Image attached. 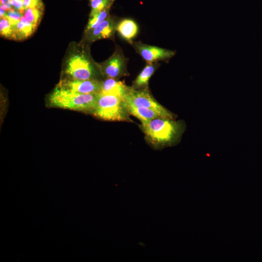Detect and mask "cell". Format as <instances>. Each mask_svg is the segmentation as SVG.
<instances>
[{"mask_svg": "<svg viewBox=\"0 0 262 262\" xmlns=\"http://www.w3.org/2000/svg\"><path fill=\"white\" fill-rule=\"evenodd\" d=\"M0 8L6 11L13 9L11 0H0Z\"/></svg>", "mask_w": 262, "mask_h": 262, "instance_id": "7402d4cb", "label": "cell"}, {"mask_svg": "<svg viewBox=\"0 0 262 262\" xmlns=\"http://www.w3.org/2000/svg\"><path fill=\"white\" fill-rule=\"evenodd\" d=\"M0 33L1 36L13 39V26L10 21L6 17L0 18Z\"/></svg>", "mask_w": 262, "mask_h": 262, "instance_id": "ac0fdd59", "label": "cell"}, {"mask_svg": "<svg viewBox=\"0 0 262 262\" xmlns=\"http://www.w3.org/2000/svg\"><path fill=\"white\" fill-rule=\"evenodd\" d=\"M116 30L123 39L131 42L137 34L138 27L132 19L124 18L117 23Z\"/></svg>", "mask_w": 262, "mask_h": 262, "instance_id": "7c38bea8", "label": "cell"}, {"mask_svg": "<svg viewBox=\"0 0 262 262\" xmlns=\"http://www.w3.org/2000/svg\"><path fill=\"white\" fill-rule=\"evenodd\" d=\"M97 94H81L58 85L49 95V104L55 107L92 113Z\"/></svg>", "mask_w": 262, "mask_h": 262, "instance_id": "7a4b0ae2", "label": "cell"}, {"mask_svg": "<svg viewBox=\"0 0 262 262\" xmlns=\"http://www.w3.org/2000/svg\"><path fill=\"white\" fill-rule=\"evenodd\" d=\"M98 66L100 72L107 78L117 79L127 75L126 59L119 49Z\"/></svg>", "mask_w": 262, "mask_h": 262, "instance_id": "8992f818", "label": "cell"}, {"mask_svg": "<svg viewBox=\"0 0 262 262\" xmlns=\"http://www.w3.org/2000/svg\"><path fill=\"white\" fill-rule=\"evenodd\" d=\"M123 98L126 103L152 110L161 117L174 119L176 116L156 101L148 87L135 89L129 87Z\"/></svg>", "mask_w": 262, "mask_h": 262, "instance_id": "5b68a950", "label": "cell"}, {"mask_svg": "<svg viewBox=\"0 0 262 262\" xmlns=\"http://www.w3.org/2000/svg\"><path fill=\"white\" fill-rule=\"evenodd\" d=\"M157 68L154 63H147L143 70L133 81V88L140 89L148 87V81Z\"/></svg>", "mask_w": 262, "mask_h": 262, "instance_id": "5bb4252c", "label": "cell"}, {"mask_svg": "<svg viewBox=\"0 0 262 262\" xmlns=\"http://www.w3.org/2000/svg\"><path fill=\"white\" fill-rule=\"evenodd\" d=\"M140 127L149 142L158 147L169 146L177 143L184 129L181 122L163 117L142 123Z\"/></svg>", "mask_w": 262, "mask_h": 262, "instance_id": "6da1fadb", "label": "cell"}, {"mask_svg": "<svg viewBox=\"0 0 262 262\" xmlns=\"http://www.w3.org/2000/svg\"><path fill=\"white\" fill-rule=\"evenodd\" d=\"M91 7L90 15L111 8L115 0H89Z\"/></svg>", "mask_w": 262, "mask_h": 262, "instance_id": "e0dca14e", "label": "cell"}, {"mask_svg": "<svg viewBox=\"0 0 262 262\" xmlns=\"http://www.w3.org/2000/svg\"><path fill=\"white\" fill-rule=\"evenodd\" d=\"M44 9L27 8L23 12L24 17L29 22L38 26L42 19Z\"/></svg>", "mask_w": 262, "mask_h": 262, "instance_id": "2e32d148", "label": "cell"}, {"mask_svg": "<svg viewBox=\"0 0 262 262\" xmlns=\"http://www.w3.org/2000/svg\"><path fill=\"white\" fill-rule=\"evenodd\" d=\"M11 5L13 8L22 13L25 9L23 0H11Z\"/></svg>", "mask_w": 262, "mask_h": 262, "instance_id": "44dd1931", "label": "cell"}, {"mask_svg": "<svg viewBox=\"0 0 262 262\" xmlns=\"http://www.w3.org/2000/svg\"><path fill=\"white\" fill-rule=\"evenodd\" d=\"M125 105L129 114L139 119L141 123H147L155 118L161 117L156 112L152 110L143 107L136 106L126 103Z\"/></svg>", "mask_w": 262, "mask_h": 262, "instance_id": "4fadbf2b", "label": "cell"}, {"mask_svg": "<svg viewBox=\"0 0 262 262\" xmlns=\"http://www.w3.org/2000/svg\"><path fill=\"white\" fill-rule=\"evenodd\" d=\"M110 8H108L99 12L89 15L88 23L84 31L86 34L97 27L109 16Z\"/></svg>", "mask_w": 262, "mask_h": 262, "instance_id": "9a60e30c", "label": "cell"}, {"mask_svg": "<svg viewBox=\"0 0 262 262\" xmlns=\"http://www.w3.org/2000/svg\"><path fill=\"white\" fill-rule=\"evenodd\" d=\"M23 16V13L13 8L6 11L4 17L7 18L11 23L12 25H14L20 20Z\"/></svg>", "mask_w": 262, "mask_h": 262, "instance_id": "d6986e66", "label": "cell"}, {"mask_svg": "<svg viewBox=\"0 0 262 262\" xmlns=\"http://www.w3.org/2000/svg\"><path fill=\"white\" fill-rule=\"evenodd\" d=\"M13 39L21 40L31 36L35 31L37 25L29 22L23 16L15 25H12Z\"/></svg>", "mask_w": 262, "mask_h": 262, "instance_id": "8fae6325", "label": "cell"}, {"mask_svg": "<svg viewBox=\"0 0 262 262\" xmlns=\"http://www.w3.org/2000/svg\"><path fill=\"white\" fill-rule=\"evenodd\" d=\"M92 113L96 117L103 120L131 121L124 98L116 95L98 93Z\"/></svg>", "mask_w": 262, "mask_h": 262, "instance_id": "277c9868", "label": "cell"}, {"mask_svg": "<svg viewBox=\"0 0 262 262\" xmlns=\"http://www.w3.org/2000/svg\"><path fill=\"white\" fill-rule=\"evenodd\" d=\"M98 70H100L98 64L83 48L70 53L65 60L64 71L70 79L96 80Z\"/></svg>", "mask_w": 262, "mask_h": 262, "instance_id": "3957f363", "label": "cell"}, {"mask_svg": "<svg viewBox=\"0 0 262 262\" xmlns=\"http://www.w3.org/2000/svg\"><path fill=\"white\" fill-rule=\"evenodd\" d=\"M128 87L122 82L115 79L107 78L103 82H101L99 93L116 95L123 98Z\"/></svg>", "mask_w": 262, "mask_h": 262, "instance_id": "30bf717a", "label": "cell"}, {"mask_svg": "<svg viewBox=\"0 0 262 262\" xmlns=\"http://www.w3.org/2000/svg\"><path fill=\"white\" fill-rule=\"evenodd\" d=\"M25 8H32L44 9L42 0H23Z\"/></svg>", "mask_w": 262, "mask_h": 262, "instance_id": "ffe728a7", "label": "cell"}, {"mask_svg": "<svg viewBox=\"0 0 262 262\" xmlns=\"http://www.w3.org/2000/svg\"><path fill=\"white\" fill-rule=\"evenodd\" d=\"M136 51L147 63H154L159 61L168 59L173 56L174 51L148 45L140 42H131Z\"/></svg>", "mask_w": 262, "mask_h": 262, "instance_id": "52a82bcc", "label": "cell"}, {"mask_svg": "<svg viewBox=\"0 0 262 262\" xmlns=\"http://www.w3.org/2000/svg\"><path fill=\"white\" fill-rule=\"evenodd\" d=\"M117 23L114 17L109 16L97 27L85 35L88 42H93L102 39L114 37Z\"/></svg>", "mask_w": 262, "mask_h": 262, "instance_id": "9c48e42d", "label": "cell"}, {"mask_svg": "<svg viewBox=\"0 0 262 262\" xmlns=\"http://www.w3.org/2000/svg\"><path fill=\"white\" fill-rule=\"evenodd\" d=\"M58 86L81 94H98L100 92L101 82L97 80H77L65 79Z\"/></svg>", "mask_w": 262, "mask_h": 262, "instance_id": "ba28073f", "label": "cell"}]
</instances>
